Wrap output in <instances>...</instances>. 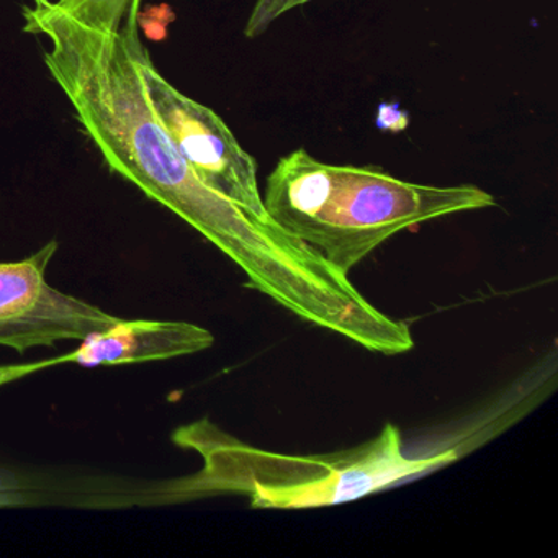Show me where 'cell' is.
Masks as SVG:
<instances>
[{
    "label": "cell",
    "instance_id": "277c9868",
    "mask_svg": "<svg viewBox=\"0 0 558 558\" xmlns=\"http://www.w3.org/2000/svg\"><path fill=\"white\" fill-rule=\"evenodd\" d=\"M143 76L159 122L195 175L251 214L270 218L257 184L256 161L221 117L175 89L156 70L149 51L143 58Z\"/></svg>",
    "mask_w": 558,
    "mask_h": 558
},
{
    "label": "cell",
    "instance_id": "ba28073f",
    "mask_svg": "<svg viewBox=\"0 0 558 558\" xmlns=\"http://www.w3.org/2000/svg\"><path fill=\"white\" fill-rule=\"evenodd\" d=\"M61 364H71L70 354L58 355V357L47 359V361L28 362L21 365H0V387L2 385L12 384V381L21 380L28 375L37 374L45 368L57 367Z\"/></svg>",
    "mask_w": 558,
    "mask_h": 558
},
{
    "label": "cell",
    "instance_id": "3957f363",
    "mask_svg": "<svg viewBox=\"0 0 558 558\" xmlns=\"http://www.w3.org/2000/svg\"><path fill=\"white\" fill-rule=\"evenodd\" d=\"M495 204L475 185L413 184L377 168L336 166L328 201L299 240L349 276L400 231Z\"/></svg>",
    "mask_w": 558,
    "mask_h": 558
},
{
    "label": "cell",
    "instance_id": "8992f818",
    "mask_svg": "<svg viewBox=\"0 0 558 558\" xmlns=\"http://www.w3.org/2000/svg\"><path fill=\"white\" fill-rule=\"evenodd\" d=\"M214 342V335L194 323L122 319L81 341L80 349L71 352V364L96 368L168 361L197 354Z\"/></svg>",
    "mask_w": 558,
    "mask_h": 558
},
{
    "label": "cell",
    "instance_id": "7a4b0ae2",
    "mask_svg": "<svg viewBox=\"0 0 558 558\" xmlns=\"http://www.w3.org/2000/svg\"><path fill=\"white\" fill-rule=\"evenodd\" d=\"M172 442L197 452L201 470L161 483L153 495L162 502L243 495L257 509L323 508L355 501L457 459L449 450L420 459L404 456L400 429L393 424H385L377 437L361 446L312 456L250 446L208 417L175 429Z\"/></svg>",
    "mask_w": 558,
    "mask_h": 558
},
{
    "label": "cell",
    "instance_id": "6da1fadb",
    "mask_svg": "<svg viewBox=\"0 0 558 558\" xmlns=\"http://www.w3.org/2000/svg\"><path fill=\"white\" fill-rule=\"evenodd\" d=\"M143 0H31L24 32L45 37L44 63L110 171L178 215L230 257L247 286L286 310L322 282L325 259L270 218L204 184L159 122L143 76Z\"/></svg>",
    "mask_w": 558,
    "mask_h": 558
},
{
    "label": "cell",
    "instance_id": "5b68a950",
    "mask_svg": "<svg viewBox=\"0 0 558 558\" xmlns=\"http://www.w3.org/2000/svg\"><path fill=\"white\" fill-rule=\"evenodd\" d=\"M58 241L17 263H0V345L19 354L53 348L61 341H84L112 328L119 316L54 289L47 270L57 256Z\"/></svg>",
    "mask_w": 558,
    "mask_h": 558
},
{
    "label": "cell",
    "instance_id": "52a82bcc",
    "mask_svg": "<svg viewBox=\"0 0 558 558\" xmlns=\"http://www.w3.org/2000/svg\"><path fill=\"white\" fill-rule=\"evenodd\" d=\"M310 2H315V0H256L246 25H244V35L247 38L260 37L280 17L310 4Z\"/></svg>",
    "mask_w": 558,
    "mask_h": 558
},
{
    "label": "cell",
    "instance_id": "9c48e42d",
    "mask_svg": "<svg viewBox=\"0 0 558 558\" xmlns=\"http://www.w3.org/2000/svg\"><path fill=\"white\" fill-rule=\"evenodd\" d=\"M408 123H410V117L398 104L388 102L378 106L375 125L381 132L400 133L407 130Z\"/></svg>",
    "mask_w": 558,
    "mask_h": 558
}]
</instances>
